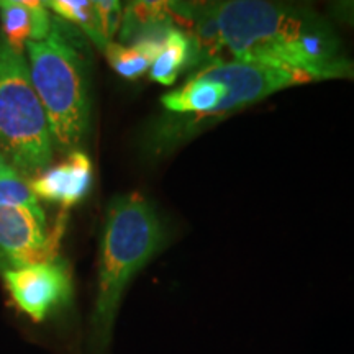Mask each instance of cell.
<instances>
[{
    "mask_svg": "<svg viewBox=\"0 0 354 354\" xmlns=\"http://www.w3.org/2000/svg\"><path fill=\"white\" fill-rule=\"evenodd\" d=\"M221 41L234 61L289 71L310 82L354 79V59L312 8L264 2H212Z\"/></svg>",
    "mask_w": 354,
    "mask_h": 354,
    "instance_id": "obj_1",
    "label": "cell"
},
{
    "mask_svg": "<svg viewBox=\"0 0 354 354\" xmlns=\"http://www.w3.org/2000/svg\"><path fill=\"white\" fill-rule=\"evenodd\" d=\"M166 230L153 203L140 194L110 202L100 240L95 302L91 318V351L104 354L127 287L141 269L162 251Z\"/></svg>",
    "mask_w": 354,
    "mask_h": 354,
    "instance_id": "obj_2",
    "label": "cell"
},
{
    "mask_svg": "<svg viewBox=\"0 0 354 354\" xmlns=\"http://www.w3.org/2000/svg\"><path fill=\"white\" fill-rule=\"evenodd\" d=\"M30 79L41 102L53 143L63 153L79 151L91 125L87 66L66 33L64 21L53 19L43 41H28Z\"/></svg>",
    "mask_w": 354,
    "mask_h": 354,
    "instance_id": "obj_3",
    "label": "cell"
},
{
    "mask_svg": "<svg viewBox=\"0 0 354 354\" xmlns=\"http://www.w3.org/2000/svg\"><path fill=\"white\" fill-rule=\"evenodd\" d=\"M0 153L21 176L37 179L55 154L50 125L24 53L0 35Z\"/></svg>",
    "mask_w": 354,
    "mask_h": 354,
    "instance_id": "obj_4",
    "label": "cell"
},
{
    "mask_svg": "<svg viewBox=\"0 0 354 354\" xmlns=\"http://www.w3.org/2000/svg\"><path fill=\"white\" fill-rule=\"evenodd\" d=\"M2 276L13 305L37 323L66 308L73 300V279L64 261L26 266Z\"/></svg>",
    "mask_w": 354,
    "mask_h": 354,
    "instance_id": "obj_5",
    "label": "cell"
},
{
    "mask_svg": "<svg viewBox=\"0 0 354 354\" xmlns=\"http://www.w3.org/2000/svg\"><path fill=\"white\" fill-rule=\"evenodd\" d=\"M46 220L17 207H0V272L56 259Z\"/></svg>",
    "mask_w": 354,
    "mask_h": 354,
    "instance_id": "obj_6",
    "label": "cell"
},
{
    "mask_svg": "<svg viewBox=\"0 0 354 354\" xmlns=\"http://www.w3.org/2000/svg\"><path fill=\"white\" fill-rule=\"evenodd\" d=\"M92 183V162L84 151L69 153L61 165L50 167L30 180L35 196L48 202L71 207L88 192Z\"/></svg>",
    "mask_w": 354,
    "mask_h": 354,
    "instance_id": "obj_7",
    "label": "cell"
},
{
    "mask_svg": "<svg viewBox=\"0 0 354 354\" xmlns=\"http://www.w3.org/2000/svg\"><path fill=\"white\" fill-rule=\"evenodd\" d=\"M176 26L169 2H131L123 8L120 25L122 41L135 44L145 39H165Z\"/></svg>",
    "mask_w": 354,
    "mask_h": 354,
    "instance_id": "obj_8",
    "label": "cell"
},
{
    "mask_svg": "<svg viewBox=\"0 0 354 354\" xmlns=\"http://www.w3.org/2000/svg\"><path fill=\"white\" fill-rule=\"evenodd\" d=\"M194 63V46L189 35L180 26H174L167 32L161 50L149 69L153 81L161 86H172L180 73Z\"/></svg>",
    "mask_w": 354,
    "mask_h": 354,
    "instance_id": "obj_9",
    "label": "cell"
},
{
    "mask_svg": "<svg viewBox=\"0 0 354 354\" xmlns=\"http://www.w3.org/2000/svg\"><path fill=\"white\" fill-rule=\"evenodd\" d=\"M0 207H17L44 218V212L32 190L30 180H26L2 153H0Z\"/></svg>",
    "mask_w": 354,
    "mask_h": 354,
    "instance_id": "obj_10",
    "label": "cell"
},
{
    "mask_svg": "<svg viewBox=\"0 0 354 354\" xmlns=\"http://www.w3.org/2000/svg\"><path fill=\"white\" fill-rule=\"evenodd\" d=\"M43 6L55 12L61 20L81 28L100 51H105V48L109 46V41L102 35L94 2H88V0H50V2H43Z\"/></svg>",
    "mask_w": 354,
    "mask_h": 354,
    "instance_id": "obj_11",
    "label": "cell"
},
{
    "mask_svg": "<svg viewBox=\"0 0 354 354\" xmlns=\"http://www.w3.org/2000/svg\"><path fill=\"white\" fill-rule=\"evenodd\" d=\"M2 35L13 50L24 53L25 44L32 37V8L30 0H0Z\"/></svg>",
    "mask_w": 354,
    "mask_h": 354,
    "instance_id": "obj_12",
    "label": "cell"
},
{
    "mask_svg": "<svg viewBox=\"0 0 354 354\" xmlns=\"http://www.w3.org/2000/svg\"><path fill=\"white\" fill-rule=\"evenodd\" d=\"M105 56L112 68L125 79H138L151 69L154 59L148 53L138 46H125V44L109 43L105 48Z\"/></svg>",
    "mask_w": 354,
    "mask_h": 354,
    "instance_id": "obj_13",
    "label": "cell"
},
{
    "mask_svg": "<svg viewBox=\"0 0 354 354\" xmlns=\"http://www.w3.org/2000/svg\"><path fill=\"white\" fill-rule=\"evenodd\" d=\"M95 3L97 17H99L100 30L104 38L109 43H112V38L115 33L120 30L122 19H123V7L120 2H115V0H99Z\"/></svg>",
    "mask_w": 354,
    "mask_h": 354,
    "instance_id": "obj_14",
    "label": "cell"
},
{
    "mask_svg": "<svg viewBox=\"0 0 354 354\" xmlns=\"http://www.w3.org/2000/svg\"><path fill=\"white\" fill-rule=\"evenodd\" d=\"M336 10L342 12L343 20H346L348 24L354 25V3H342L339 7H336Z\"/></svg>",
    "mask_w": 354,
    "mask_h": 354,
    "instance_id": "obj_15",
    "label": "cell"
}]
</instances>
